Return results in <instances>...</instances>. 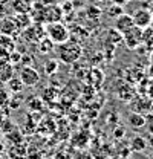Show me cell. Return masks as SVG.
I'll list each match as a JSON object with an SVG mask.
<instances>
[{
  "mask_svg": "<svg viewBox=\"0 0 153 159\" xmlns=\"http://www.w3.org/2000/svg\"><path fill=\"white\" fill-rule=\"evenodd\" d=\"M147 142H149V147L153 148V135H149V136H147Z\"/></svg>",
  "mask_w": 153,
  "mask_h": 159,
  "instance_id": "7402d4cb",
  "label": "cell"
},
{
  "mask_svg": "<svg viewBox=\"0 0 153 159\" xmlns=\"http://www.w3.org/2000/svg\"><path fill=\"white\" fill-rule=\"evenodd\" d=\"M150 58H152V61H153V52H152V55H150Z\"/></svg>",
  "mask_w": 153,
  "mask_h": 159,
  "instance_id": "d4e9b609",
  "label": "cell"
},
{
  "mask_svg": "<svg viewBox=\"0 0 153 159\" xmlns=\"http://www.w3.org/2000/svg\"><path fill=\"white\" fill-rule=\"evenodd\" d=\"M0 63H9V51L0 48Z\"/></svg>",
  "mask_w": 153,
  "mask_h": 159,
  "instance_id": "d6986e66",
  "label": "cell"
},
{
  "mask_svg": "<svg viewBox=\"0 0 153 159\" xmlns=\"http://www.w3.org/2000/svg\"><path fill=\"white\" fill-rule=\"evenodd\" d=\"M132 19H133L135 26L146 29L147 26H150V25L153 23V14H152L150 9L139 8V9H136L133 14H132Z\"/></svg>",
  "mask_w": 153,
  "mask_h": 159,
  "instance_id": "5b68a950",
  "label": "cell"
},
{
  "mask_svg": "<svg viewBox=\"0 0 153 159\" xmlns=\"http://www.w3.org/2000/svg\"><path fill=\"white\" fill-rule=\"evenodd\" d=\"M19 26H20L19 21H16L14 19L8 17V19H5V20L0 21V32L5 34V35H12L14 32H17Z\"/></svg>",
  "mask_w": 153,
  "mask_h": 159,
  "instance_id": "ba28073f",
  "label": "cell"
},
{
  "mask_svg": "<svg viewBox=\"0 0 153 159\" xmlns=\"http://www.w3.org/2000/svg\"><path fill=\"white\" fill-rule=\"evenodd\" d=\"M37 43H38V52L40 54H48V52H52L55 49V43L51 39H48L46 35L43 39L38 40Z\"/></svg>",
  "mask_w": 153,
  "mask_h": 159,
  "instance_id": "8fae6325",
  "label": "cell"
},
{
  "mask_svg": "<svg viewBox=\"0 0 153 159\" xmlns=\"http://www.w3.org/2000/svg\"><path fill=\"white\" fill-rule=\"evenodd\" d=\"M146 129H147V133L149 135H153V112H150L147 116H146V125H144Z\"/></svg>",
  "mask_w": 153,
  "mask_h": 159,
  "instance_id": "ac0fdd59",
  "label": "cell"
},
{
  "mask_svg": "<svg viewBox=\"0 0 153 159\" xmlns=\"http://www.w3.org/2000/svg\"><path fill=\"white\" fill-rule=\"evenodd\" d=\"M55 49H57L58 60L63 61V63H66V64H74L83 55V46L78 41L71 40V39L57 44Z\"/></svg>",
  "mask_w": 153,
  "mask_h": 159,
  "instance_id": "6da1fadb",
  "label": "cell"
},
{
  "mask_svg": "<svg viewBox=\"0 0 153 159\" xmlns=\"http://www.w3.org/2000/svg\"><path fill=\"white\" fill-rule=\"evenodd\" d=\"M127 124L132 127V129H142L146 125V116L139 112H133L129 115L127 118Z\"/></svg>",
  "mask_w": 153,
  "mask_h": 159,
  "instance_id": "30bf717a",
  "label": "cell"
},
{
  "mask_svg": "<svg viewBox=\"0 0 153 159\" xmlns=\"http://www.w3.org/2000/svg\"><path fill=\"white\" fill-rule=\"evenodd\" d=\"M110 2H112V3H115V5H121V6H123V5L129 3L130 0H110Z\"/></svg>",
  "mask_w": 153,
  "mask_h": 159,
  "instance_id": "44dd1931",
  "label": "cell"
},
{
  "mask_svg": "<svg viewBox=\"0 0 153 159\" xmlns=\"http://www.w3.org/2000/svg\"><path fill=\"white\" fill-rule=\"evenodd\" d=\"M124 12V9H123V6L121 5H115L112 3L110 6H109V16L112 17V19H116L119 14H123Z\"/></svg>",
  "mask_w": 153,
  "mask_h": 159,
  "instance_id": "2e32d148",
  "label": "cell"
},
{
  "mask_svg": "<svg viewBox=\"0 0 153 159\" xmlns=\"http://www.w3.org/2000/svg\"><path fill=\"white\" fill-rule=\"evenodd\" d=\"M114 20H115L114 28L118 31V32H121V34H124V32L129 31L132 26H135L133 19H132V14H126V12H123V14H119V16Z\"/></svg>",
  "mask_w": 153,
  "mask_h": 159,
  "instance_id": "8992f818",
  "label": "cell"
},
{
  "mask_svg": "<svg viewBox=\"0 0 153 159\" xmlns=\"http://www.w3.org/2000/svg\"><path fill=\"white\" fill-rule=\"evenodd\" d=\"M149 72H150V77H152V78H153V64H152V66H150V70H149Z\"/></svg>",
  "mask_w": 153,
  "mask_h": 159,
  "instance_id": "603a6c76",
  "label": "cell"
},
{
  "mask_svg": "<svg viewBox=\"0 0 153 159\" xmlns=\"http://www.w3.org/2000/svg\"><path fill=\"white\" fill-rule=\"evenodd\" d=\"M2 139H3V132H2V129H0V142H2Z\"/></svg>",
  "mask_w": 153,
  "mask_h": 159,
  "instance_id": "cb8c5ba5",
  "label": "cell"
},
{
  "mask_svg": "<svg viewBox=\"0 0 153 159\" xmlns=\"http://www.w3.org/2000/svg\"><path fill=\"white\" fill-rule=\"evenodd\" d=\"M9 98H11L9 90H8V89H5V87H0V107L8 106V101H9Z\"/></svg>",
  "mask_w": 153,
  "mask_h": 159,
  "instance_id": "e0dca14e",
  "label": "cell"
},
{
  "mask_svg": "<svg viewBox=\"0 0 153 159\" xmlns=\"http://www.w3.org/2000/svg\"><path fill=\"white\" fill-rule=\"evenodd\" d=\"M6 89L9 90V93H14V95H17L20 93L21 90H23V87H25V84H23V81L19 78V77H12V78L9 80L8 83H6Z\"/></svg>",
  "mask_w": 153,
  "mask_h": 159,
  "instance_id": "7c38bea8",
  "label": "cell"
},
{
  "mask_svg": "<svg viewBox=\"0 0 153 159\" xmlns=\"http://www.w3.org/2000/svg\"><path fill=\"white\" fill-rule=\"evenodd\" d=\"M147 148H149L147 138L142 135H133V138L130 139V150L135 153H144Z\"/></svg>",
  "mask_w": 153,
  "mask_h": 159,
  "instance_id": "52a82bcc",
  "label": "cell"
},
{
  "mask_svg": "<svg viewBox=\"0 0 153 159\" xmlns=\"http://www.w3.org/2000/svg\"><path fill=\"white\" fill-rule=\"evenodd\" d=\"M19 78L23 81V84L25 86H28V87H32V86H35L40 83V72H38L35 67H32V66H23L21 69H20V74H19Z\"/></svg>",
  "mask_w": 153,
  "mask_h": 159,
  "instance_id": "277c9868",
  "label": "cell"
},
{
  "mask_svg": "<svg viewBox=\"0 0 153 159\" xmlns=\"http://www.w3.org/2000/svg\"><path fill=\"white\" fill-rule=\"evenodd\" d=\"M150 159H153V156H150Z\"/></svg>",
  "mask_w": 153,
  "mask_h": 159,
  "instance_id": "484cf974",
  "label": "cell"
},
{
  "mask_svg": "<svg viewBox=\"0 0 153 159\" xmlns=\"http://www.w3.org/2000/svg\"><path fill=\"white\" fill-rule=\"evenodd\" d=\"M142 40H144V29L138 28V26H132L129 31H126L123 34V41L126 43V46L130 51L138 49L142 44Z\"/></svg>",
  "mask_w": 153,
  "mask_h": 159,
  "instance_id": "3957f363",
  "label": "cell"
},
{
  "mask_svg": "<svg viewBox=\"0 0 153 159\" xmlns=\"http://www.w3.org/2000/svg\"><path fill=\"white\" fill-rule=\"evenodd\" d=\"M142 44H146V48H150V51H153V25L147 26V28L144 29Z\"/></svg>",
  "mask_w": 153,
  "mask_h": 159,
  "instance_id": "5bb4252c",
  "label": "cell"
},
{
  "mask_svg": "<svg viewBox=\"0 0 153 159\" xmlns=\"http://www.w3.org/2000/svg\"><path fill=\"white\" fill-rule=\"evenodd\" d=\"M6 139H8V141H11V144H21V141H23V135L20 133L17 129H12L11 132H8V133H6Z\"/></svg>",
  "mask_w": 153,
  "mask_h": 159,
  "instance_id": "9a60e30c",
  "label": "cell"
},
{
  "mask_svg": "<svg viewBox=\"0 0 153 159\" xmlns=\"http://www.w3.org/2000/svg\"><path fill=\"white\" fill-rule=\"evenodd\" d=\"M58 67H60V61L55 58L48 60V61L44 63V72H46V75H49V77H52L54 74H57Z\"/></svg>",
  "mask_w": 153,
  "mask_h": 159,
  "instance_id": "4fadbf2b",
  "label": "cell"
},
{
  "mask_svg": "<svg viewBox=\"0 0 153 159\" xmlns=\"http://www.w3.org/2000/svg\"><path fill=\"white\" fill-rule=\"evenodd\" d=\"M75 159H94V158H92L90 153H84V152H81V153H78V155L75 156Z\"/></svg>",
  "mask_w": 153,
  "mask_h": 159,
  "instance_id": "ffe728a7",
  "label": "cell"
},
{
  "mask_svg": "<svg viewBox=\"0 0 153 159\" xmlns=\"http://www.w3.org/2000/svg\"><path fill=\"white\" fill-rule=\"evenodd\" d=\"M44 35H46L48 39L52 40V41L55 43V46L71 39V37H69V29H67V26H66L64 23H61L60 20L46 25V28H44Z\"/></svg>",
  "mask_w": 153,
  "mask_h": 159,
  "instance_id": "7a4b0ae2",
  "label": "cell"
},
{
  "mask_svg": "<svg viewBox=\"0 0 153 159\" xmlns=\"http://www.w3.org/2000/svg\"><path fill=\"white\" fill-rule=\"evenodd\" d=\"M14 77V67L11 63H0V84H6Z\"/></svg>",
  "mask_w": 153,
  "mask_h": 159,
  "instance_id": "9c48e42d",
  "label": "cell"
}]
</instances>
